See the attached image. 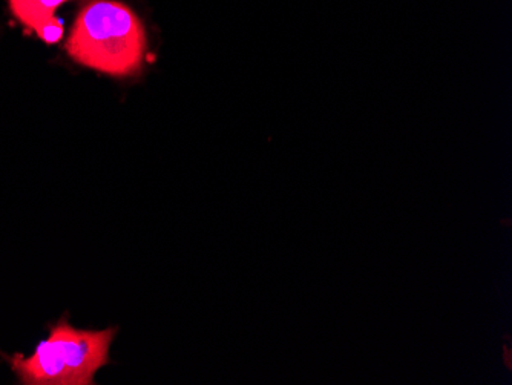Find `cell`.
Instances as JSON below:
<instances>
[{"instance_id":"6da1fadb","label":"cell","mask_w":512,"mask_h":385,"mask_svg":"<svg viewBox=\"0 0 512 385\" xmlns=\"http://www.w3.org/2000/svg\"><path fill=\"white\" fill-rule=\"evenodd\" d=\"M145 25L128 5L91 0L80 10L66 51L80 65L114 77H129L145 63Z\"/></svg>"},{"instance_id":"7a4b0ae2","label":"cell","mask_w":512,"mask_h":385,"mask_svg":"<svg viewBox=\"0 0 512 385\" xmlns=\"http://www.w3.org/2000/svg\"><path fill=\"white\" fill-rule=\"evenodd\" d=\"M114 335V329L79 330L60 320L33 355H14L11 366L22 384L91 385L97 370L108 364Z\"/></svg>"},{"instance_id":"3957f363","label":"cell","mask_w":512,"mask_h":385,"mask_svg":"<svg viewBox=\"0 0 512 385\" xmlns=\"http://www.w3.org/2000/svg\"><path fill=\"white\" fill-rule=\"evenodd\" d=\"M69 0H10L11 11L23 27L43 42L57 43L63 36V22L56 13Z\"/></svg>"}]
</instances>
